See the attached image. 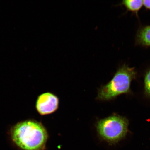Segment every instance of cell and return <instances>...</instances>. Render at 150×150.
Returning <instances> with one entry per match:
<instances>
[{
	"label": "cell",
	"mask_w": 150,
	"mask_h": 150,
	"mask_svg": "<svg viewBox=\"0 0 150 150\" xmlns=\"http://www.w3.org/2000/svg\"><path fill=\"white\" fill-rule=\"evenodd\" d=\"M143 4L146 9L150 10V0L143 1Z\"/></svg>",
	"instance_id": "cell-8"
},
{
	"label": "cell",
	"mask_w": 150,
	"mask_h": 150,
	"mask_svg": "<svg viewBox=\"0 0 150 150\" xmlns=\"http://www.w3.org/2000/svg\"><path fill=\"white\" fill-rule=\"evenodd\" d=\"M121 4L125 6L127 10L137 15L143 5V1L140 0H125L122 1Z\"/></svg>",
	"instance_id": "cell-6"
},
{
	"label": "cell",
	"mask_w": 150,
	"mask_h": 150,
	"mask_svg": "<svg viewBox=\"0 0 150 150\" xmlns=\"http://www.w3.org/2000/svg\"><path fill=\"white\" fill-rule=\"evenodd\" d=\"M59 99L54 94L46 93L42 94L38 98L36 108L39 113L42 115L53 113L57 109Z\"/></svg>",
	"instance_id": "cell-4"
},
{
	"label": "cell",
	"mask_w": 150,
	"mask_h": 150,
	"mask_svg": "<svg viewBox=\"0 0 150 150\" xmlns=\"http://www.w3.org/2000/svg\"><path fill=\"white\" fill-rule=\"evenodd\" d=\"M136 42L138 44L150 46V25L142 27L137 34Z\"/></svg>",
	"instance_id": "cell-5"
},
{
	"label": "cell",
	"mask_w": 150,
	"mask_h": 150,
	"mask_svg": "<svg viewBox=\"0 0 150 150\" xmlns=\"http://www.w3.org/2000/svg\"><path fill=\"white\" fill-rule=\"evenodd\" d=\"M144 84L145 95L147 96L150 97V69L146 73Z\"/></svg>",
	"instance_id": "cell-7"
},
{
	"label": "cell",
	"mask_w": 150,
	"mask_h": 150,
	"mask_svg": "<svg viewBox=\"0 0 150 150\" xmlns=\"http://www.w3.org/2000/svg\"><path fill=\"white\" fill-rule=\"evenodd\" d=\"M129 121L125 117L113 115L100 120L96 125L100 137L110 144L117 143L124 138L128 131Z\"/></svg>",
	"instance_id": "cell-3"
},
{
	"label": "cell",
	"mask_w": 150,
	"mask_h": 150,
	"mask_svg": "<svg viewBox=\"0 0 150 150\" xmlns=\"http://www.w3.org/2000/svg\"><path fill=\"white\" fill-rule=\"evenodd\" d=\"M136 74L134 67L125 64L122 66L112 79L99 89L97 98L108 100L123 94L130 93L131 82L136 78Z\"/></svg>",
	"instance_id": "cell-2"
},
{
	"label": "cell",
	"mask_w": 150,
	"mask_h": 150,
	"mask_svg": "<svg viewBox=\"0 0 150 150\" xmlns=\"http://www.w3.org/2000/svg\"><path fill=\"white\" fill-rule=\"evenodd\" d=\"M12 143L20 150H45L47 132L42 123L34 120L19 122L11 127Z\"/></svg>",
	"instance_id": "cell-1"
}]
</instances>
